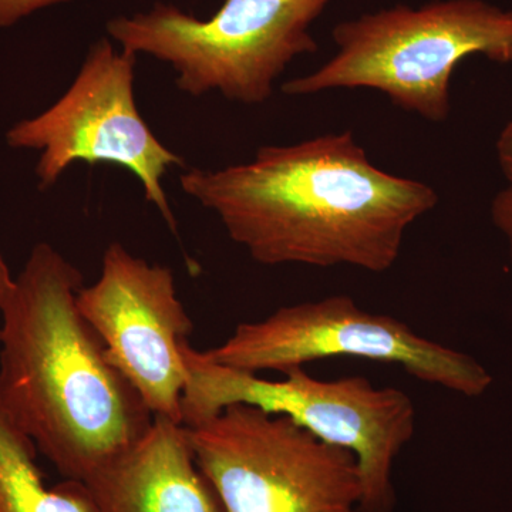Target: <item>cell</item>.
Returning a JSON list of instances; mask_svg holds the SVG:
<instances>
[{
    "instance_id": "1",
    "label": "cell",
    "mask_w": 512,
    "mask_h": 512,
    "mask_svg": "<svg viewBox=\"0 0 512 512\" xmlns=\"http://www.w3.org/2000/svg\"><path fill=\"white\" fill-rule=\"evenodd\" d=\"M258 264L353 266L382 274L414 222L436 208L429 184L380 170L350 131L258 148L249 163L180 175Z\"/></svg>"
},
{
    "instance_id": "2",
    "label": "cell",
    "mask_w": 512,
    "mask_h": 512,
    "mask_svg": "<svg viewBox=\"0 0 512 512\" xmlns=\"http://www.w3.org/2000/svg\"><path fill=\"white\" fill-rule=\"evenodd\" d=\"M79 269L30 251L0 311V407L64 480L83 481L153 426L77 305Z\"/></svg>"
},
{
    "instance_id": "3",
    "label": "cell",
    "mask_w": 512,
    "mask_h": 512,
    "mask_svg": "<svg viewBox=\"0 0 512 512\" xmlns=\"http://www.w3.org/2000/svg\"><path fill=\"white\" fill-rule=\"evenodd\" d=\"M336 55L282 86L288 96L372 89L433 123L450 114V82L461 60L483 55L512 62V10L485 0L396 5L333 29Z\"/></svg>"
},
{
    "instance_id": "4",
    "label": "cell",
    "mask_w": 512,
    "mask_h": 512,
    "mask_svg": "<svg viewBox=\"0 0 512 512\" xmlns=\"http://www.w3.org/2000/svg\"><path fill=\"white\" fill-rule=\"evenodd\" d=\"M181 355L188 373L181 400L183 426L237 403L282 414L355 454L363 512L393 511L394 460L416 431V407L409 394L396 387H376L363 376L316 379L305 367L286 370L282 380H268L212 362L188 340L181 345Z\"/></svg>"
},
{
    "instance_id": "5",
    "label": "cell",
    "mask_w": 512,
    "mask_h": 512,
    "mask_svg": "<svg viewBox=\"0 0 512 512\" xmlns=\"http://www.w3.org/2000/svg\"><path fill=\"white\" fill-rule=\"evenodd\" d=\"M330 2L225 0L205 20L156 3L150 12L109 20L106 29L123 50L170 64L180 92L255 106L271 99L296 57L318 50L311 28Z\"/></svg>"
},
{
    "instance_id": "6",
    "label": "cell",
    "mask_w": 512,
    "mask_h": 512,
    "mask_svg": "<svg viewBox=\"0 0 512 512\" xmlns=\"http://www.w3.org/2000/svg\"><path fill=\"white\" fill-rule=\"evenodd\" d=\"M184 427L224 512H363L355 454L289 417L237 403Z\"/></svg>"
},
{
    "instance_id": "7",
    "label": "cell",
    "mask_w": 512,
    "mask_h": 512,
    "mask_svg": "<svg viewBox=\"0 0 512 512\" xmlns=\"http://www.w3.org/2000/svg\"><path fill=\"white\" fill-rule=\"evenodd\" d=\"M205 355L256 375L285 373L329 357H359L403 367L420 382L466 397L481 396L493 383L474 357L424 338L393 316L365 311L346 295L282 306L264 319L239 323Z\"/></svg>"
},
{
    "instance_id": "8",
    "label": "cell",
    "mask_w": 512,
    "mask_h": 512,
    "mask_svg": "<svg viewBox=\"0 0 512 512\" xmlns=\"http://www.w3.org/2000/svg\"><path fill=\"white\" fill-rule=\"evenodd\" d=\"M137 55L116 50L109 39L94 43L69 89L49 109L6 131L13 150L40 154L35 167L39 190L52 188L74 163L116 164L140 181L146 201L177 234V221L163 187L184 158L165 147L137 107Z\"/></svg>"
},
{
    "instance_id": "9",
    "label": "cell",
    "mask_w": 512,
    "mask_h": 512,
    "mask_svg": "<svg viewBox=\"0 0 512 512\" xmlns=\"http://www.w3.org/2000/svg\"><path fill=\"white\" fill-rule=\"evenodd\" d=\"M77 305L151 414L181 424L188 377L181 345L194 325L178 298L173 271L111 242L99 279L80 289Z\"/></svg>"
},
{
    "instance_id": "10",
    "label": "cell",
    "mask_w": 512,
    "mask_h": 512,
    "mask_svg": "<svg viewBox=\"0 0 512 512\" xmlns=\"http://www.w3.org/2000/svg\"><path fill=\"white\" fill-rule=\"evenodd\" d=\"M80 483L93 512H224L195 463L187 430L161 417Z\"/></svg>"
},
{
    "instance_id": "11",
    "label": "cell",
    "mask_w": 512,
    "mask_h": 512,
    "mask_svg": "<svg viewBox=\"0 0 512 512\" xmlns=\"http://www.w3.org/2000/svg\"><path fill=\"white\" fill-rule=\"evenodd\" d=\"M37 454L33 441L0 407V512H93L80 481L47 487Z\"/></svg>"
},
{
    "instance_id": "12",
    "label": "cell",
    "mask_w": 512,
    "mask_h": 512,
    "mask_svg": "<svg viewBox=\"0 0 512 512\" xmlns=\"http://www.w3.org/2000/svg\"><path fill=\"white\" fill-rule=\"evenodd\" d=\"M66 2L70 0H0V29L15 25L37 10Z\"/></svg>"
},
{
    "instance_id": "13",
    "label": "cell",
    "mask_w": 512,
    "mask_h": 512,
    "mask_svg": "<svg viewBox=\"0 0 512 512\" xmlns=\"http://www.w3.org/2000/svg\"><path fill=\"white\" fill-rule=\"evenodd\" d=\"M491 220L507 239L512 265V187L510 185L495 195L491 204Z\"/></svg>"
},
{
    "instance_id": "14",
    "label": "cell",
    "mask_w": 512,
    "mask_h": 512,
    "mask_svg": "<svg viewBox=\"0 0 512 512\" xmlns=\"http://www.w3.org/2000/svg\"><path fill=\"white\" fill-rule=\"evenodd\" d=\"M495 150H497L501 171L507 178L508 185L512 187V121L501 131L497 144H495Z\"/></svg>"
},
{
    "instance_id": "15",
    "label": "cell",
    "mask_w": 512,
    "mask_h": 512,
    "mask_svg": "<svg viewBox=\"0 0 512 512\" xmlns=\"http://www.w3.org/2000/svg\"><path fill=\"white\" fill-rule=\"evenodd\" d=\"M13 286H15V276L10 274L6 259L3 258L2 252H0V311H2L5 302L8 301Z\"/></svg>"
}]
</instances>
